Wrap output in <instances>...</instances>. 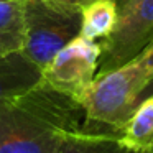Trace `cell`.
Masks as SVG:
<instances>
[{
	"mask_svg": "<svg viewBox=\"0 0 153 153\" xmlns=\"http://www.w3.org/2000/svg\"><path fill=\"white\" fill-rule=\"evenodd\" d=\"M41 71L23 51L0 54V104L38 87L41 84Z\"/></svg>",
	"mask_w": 153,
	"mask_h": 153,
	"instance_id": "obj_6",
	"label": "cell"
},
{
	"mask_svg": "<svg viewBox=\"0 0 153 153\" xmlns=\"http://www.w3.org/2000/svg\"><path fill=\"white\" fill-rule=\"evenodd\" d=\"M100 41L76 36L43 68L41 84L77 102L97 74Z\"/></svg>",
	"mask_w": 153,
	"mask_h": 153,
	"instance_id": "obj_5",
	"label": "cell"
},
{
	"mask_svg": "<svg viewBox=\"0 0 153 153\" xmlns=\"http://www.w3.org/2000/svg\"><path fill=\"white\" fill-rule=\"evenodd\" d=\"M56 153H140L120 142L119 135L96 132L84 123L63 132Z\"/></svg>",
	"mask_w": 153,
	"mask_h": 153,
	"instance_id": "obj_7",
	"label": "cell"
},
{
	"mask_svg": "<svg viewBox=\"0 0 153 153\" xmlns=\"http://www.w3.org/2000/svg\"><path fill=\"white\" fill-rule=\"evenodd\" d=\"M152 82L153 71L138 58L109 73L97 74L77 100L84 112V127L119 135Z\"/></svg>",
	"mask_w": 153,
	"mask_h": 153,
	"instance_id": "obj_2",
	"label": "cell"
},
{
	"mask_svg": "<svg viewBox=\"0 0 153 153\" xmlns=\"http://www.w3.org/2000/svg\"><path fill=\"white\" fill-rule=\"evenodd\" d=\"M53 2H61V4H68V5H76V7L82 8L86 4L92 2V0H53Z\"/></svg>",
	"mask_w": 153,
	"mask_h": 153,
	"instance_id": "obj_12",
	"label": "cell"
},
{
	"mask_svg": "<svg viewBox=\"0 0 153 153\" xmlns=\"http://www.w3.org/2000/svg\"><path fill=\"white\" fill-rule=\"evenodd\" d=\"M25 45V0H0V54L22 51Z\"/></svg>",
	"mask_w": 153,
	"mask_h": 153,
	"instance_id": "obj_9",
	"label": "cell"
},
{
	"mask_svg": "<svg viewBox=\"0 0 153 153\" xmlns=\"http://www.w3.org/2000/svg\"><path fill=\"white\" fill-rule=\"evenodd\" d=\"M138 59L142 61L143 64H145L146 68H148L150 71H153V43L150 45L148 48H146L145 51H143L142 54L138 56Z\"/></svg>",
	"mask_w": 153,
	"mask_h": 153,
	"instance_id": "obj_11",
	"label": "cell"
},
{
	"mask_svg": "<svg viewBox=\"0 0 153 153\" xmlns=\"http://www.w3.org/2000/svg\"><path fill=\"white\" fill-rule=\"evenodd\" d=\"M74 99L40 84L0 104V153H56L63 132L81 127Z\"/></svg>",
	"mask_w": 153,
	"mask_h": 153,
	"instance_id": "obj_1",
	"label": "cell"
},
{
	"mask_svg": "<svg viewBox=\"0 0 153 153\" xmlns=\"http://www.w3.org/2000/svg\"><path fill=\"white\" fill-rule=\"evenodd\" d=\"M117 20V0H92L81 8V36L105 40Z\"/></svg>",
	"mask_w": 153,
	"mask_h": 153,
	"instance_id": "obj_10",
	"label": "cell"
},
{
	"mask_svg": "<svg viewBox=\"0 0 153 153\" xmlns=\"http://www.w3.org/2000/svg\"><path fill=\"white\" fill-rule=\"evenodd\" d=\"M152 43L153 0H117L115 25L109 36L100 41L97 74L133 61Z\"/></svg>",
	"mask_w": 153,
	"mask_h": 153,
	"instance_id": "obj_4",
	"label": "cell"
},
{
	"mask_svg": "<svg viewBox=\"0 0 153 153\" xmlns=\"http://www.w3.org/2000/svg\"><path fill=\"white\" fill-rule=\"evenodd\" d=\"M81 35V7L53 0H25L23 54L43 69Z\"/></svg>",
	"mask_w": 153,
	"mask_h": 153,
	"instance_id": "obj_3",
	"label": "cell"
},
{
	"mask_svg": "<svg viewBox=\"0 0 153 153\" xmlns=\"http://www.w3.org/2000/svg\"><path fill=\"white\" fill-rule=\"evenodd\" d=\"M123 145L140 153H153V96L137 105L135 112L119 133Z\"/></svg>",
	"mask_w": 153,
	"mask_h": 153,
	"instance_id": "obj_8",
	"label": "cell"
}]
</instances>
